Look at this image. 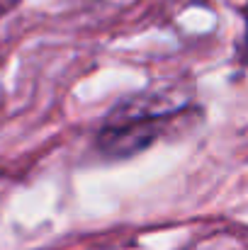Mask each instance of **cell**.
<instances>
[{"label": "cell", "instance_id": "obj_1", "mask_svg": "<svg viewBox=\"0 0 248 250\" xmlns=\"http://www.w3.org/2000/svg\"><path fill=\"white\" fill-rule=\"evenodd\" d=\"M175 104H161L158 95L127 100L110 114L100 134V148L112 158L139 153L156 141V136L163 131V122L175 114Z\"/></svg>", "mask_w": 248, "mask_h": 250}, {"label": "cell", "instance_id": "obj_2", "mask_svg": "<svg viewBox=\"0 0 248 250\" xmlns=\"http://www.w3.org/2000/svg\"><path fill=\"white\" fill-rule=\"evenodd\" d=\"M246 24H248V10H246Z\"/></svg>", "mask_w": 248, "mask_h": 250}]
</instances>
